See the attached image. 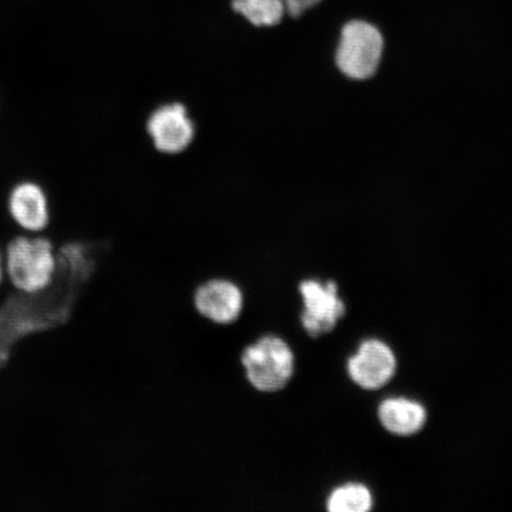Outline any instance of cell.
Segmentation results:
<instances>
[{"label": "cell", "mask_w": 512, "mask_h": 512, "mask_svg": "<svg viewBox=\"0 0 512 512\" xmlns=\"http://www.w3.org/2000/svg\"><path fill=\"white\" fill-rule=\"evenodd\" d=\"M6 283L0 304V366L19 339L66 322L82 290L79 280L60 271L47 290L34 294L19 292L8 280Z\"/></svg>", "instance_id": "obj_1"}, {"label": "cell", "mask_w": 512, "mask_h": 512, "mask_svg": "<svg viewBox=\"0 0 512 512\" xmlns=\"http://www.w3.org/2000/svg\"><path fill=\"white\" fill-rule=\"evenodd\" d=\"M239 363L248 386L261 395H275L290 386L297 360L292 345L275 332H265L240 351Z\"/></svg>", "instance_id": "obj_2"}, {"label": "cell", "mask_w": 512, "mask_h": 512, "mask_svg": "<svg viewBox=\"0 0 512 512\" xmlns=\"http://www.w3.org/2000/svg\"><path fill=\"white\" fill-rule=\"evenodd\" d=\"M5 278L23 293L47 290L56 277V245L47 234L19 233L3 249Z\"/></svg>", "instance_id": "obj_3"}, {"label": "cell", "mask_w": 512, "mask_h": 512, "mask_svg": "<svg viewBox=\"0 0 512 512\" xmlns=\"http://www.w3.org/2000/svg\"><path fill=\"white\" fill-rule=\"evenodd\" d=\"M143 131L157 155L174 158L191 150L200 127L187 102L174 98L159 101L147 111Z\"/></svg>", "instance_id": "obj_4"}, {"label": "cell", "mask_w": 512, "mask_h": 512, "mask_svg": "<svg viewBox=\"0 0 512 512\" xmlns=\"http://www.w3.org/2000/svg\"><path fill=\"white\" fill-rule=\"evenodd\" d=\"M383 37L375 25L352 21L344 25L336 50V66L349 79H369L380 66Z\"/></svg>", "instance_id": "obj_5"}, {"label": "cell", "mask_w": 512, "mask_h": 512, "mask_svg": "<svg viewBox=\"0 0 512 512\" xmlns=\"http://www.w3.org/2000/svg\"><path fill=\"white\" fill-rule=\"evenodd\" d=\"M297 291L303 306L299 322L311 338L330 334L347 313L334 280L307 278L300 281Z\"/></svg>", "instance_id": "obj_6"}, {"label": "cell", "mask_w": 512, "mask_h": 512, "mask_svg": "<svg viewBox=\"0 0 512 512\" xmlns=\"http://www.w3.org/2000/svg\"><path fill=\"white\" fill-rule=\"evenodd\" d=\"M191 304L192 309L206 322L230 326L239 322L245 310V291L234 279L214 275L194 288Z\"/></svg>", "instance_id": "obj_7"}, {"label": "cell", "mask_w": 512, "mask_h": 512, "mask_svg": "<svg viewBox=\"0 0 512 512\" xmlns=\"http://www.w3.org/2000/svg\"><path fill=\"white\" fill-rule=\"evenodd\" d=\"M6 213L22 233L43 234L51 224V201L44 185L34 178H22L6 195Z\"/></svg>", "instance_id": "obj_8"}, {"label": "cell", "mask_w": 512, "mask_h": 512, "mask_svg": "<svg viewBox=\"0 0 512 512\" xmlns=\"http://www.w3.org/2000/svg\"><path fill=\"white\" fill-rule=\"evenodd\" d=\"M398 360L392 348L380 339L364 341L347 363L350 380L366 390H379L392 381Z\"/></svg>", "instance_id": "obj_9"}, {"label": "cell", "mask_w": 512, "mask_h": 512, "mask_svg": "<svg viewBox=\"0 0 512 512\" xmlns=\"http://www.w3.org/2000/svg\"><path fill=\"white\" fill-rule=\"evenodd\" d=\"M379 420L384 430L399 437L419 433L427 422L426 408L407 398H389L379 406Z\"/></svg>", "instance_id": "obj_10"}, {"label": "cell", "mask_w": 512, "mask_h": 512, "mask_svg": "<svg viewBox=\"0 0 512 512\" xmlns=\"http://www.w3.org/2000/svg\"><path fill=\"white\" fill-rule=\"evenodd\" d=\"M232 10L255 29H274L283 23L285 0H232Z\"/></svg>", "instance_id": "obj_11"}, {"label": "cell", "mask_w": 512, "mask_h": 512, "mask_svg": "<svg viewBox=\"0 0 512 512\" xmlns=\"http://www.w3.org/2000/svg\"><path fill=\"white\" fill-rule=\"evenodd\" d=\"M373 505V494L361 483L337 486L326 498V509L330 512H367Z\"/></svg>", "instance_id": "obj_12"}, {"label": "cell", "mask_w": 512, "mask_h": 512, "mask_svg": "<svg viewBox=\"0 0 512 512\" xmlns=\"http://www.w3.org/2000/svg\"><path fill=\"white\" fill-rule=\"evenodd\" d=\"M322 0H285L287 15L299 18L315 8Z\"/></svg>", "instance_id": "obj_13"}, {"label": "cell", "mask_w": 512, "mask_h": 512, "mask_svg": "<svg viewBox=\"0 0 512 512\" xmlns=\"http://www.w3.org/2000/svg\"><path fill=\"white\" fill-rule=\"evenodd\" d=\"M4 278H5L4 255H3V249L0 248V285H2Z\"/></svg>", "instance_id": "obj_14"}]
</instances>
